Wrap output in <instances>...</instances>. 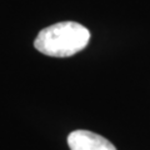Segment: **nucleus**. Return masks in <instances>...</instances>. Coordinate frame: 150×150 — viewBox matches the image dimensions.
Here are the masks:
<instances>
[{
	"label": "nucleus",
	"instance_id": "nucleus-1",
	"mask_svg": "<svg viewBox=\"0 0 150 150\" xmlns=\"http://www.w3.org/2000/svg\"><path fill=\"white\" fill-rule=\"evenodd\" d=\"M90 33L75 21H62L44 28L34 40V46L41 54L53 58H69L86 48Z\"/></svg>",
	"mask_w": 150,
	"mask_h": 150
},
{
	"label": "nucleus",
	"instance_id": "nucleus-2",
	"mask_svg": "<svg viewBox=\"0 0 150 150\" xmlns=\"http://www.w3.org/2000/svg\"><path fill=\"white\" fill-rule=\"evenodd\" d=\"M70 150H116L114 144L104 137L89 130H75L69 134Z\"/></svg>",
	"mask_w": 150,
	"mask_h": 150
}]
</instances>
